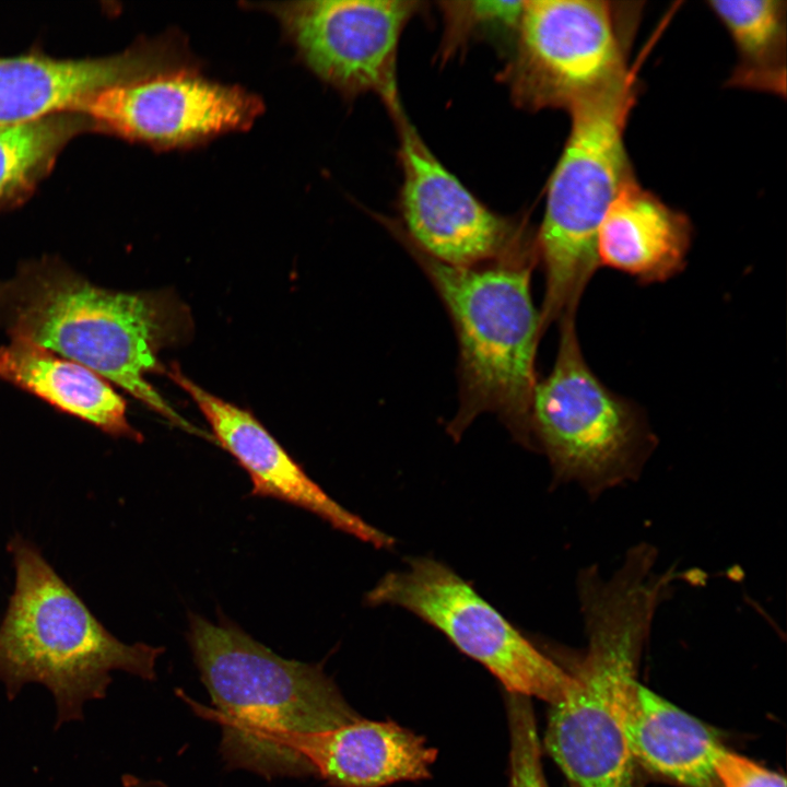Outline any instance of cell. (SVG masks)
Masks as SVG:
<instances>
[{
	"label": "cell",
	"mask_w": 787,
	"mask_h": 787,
	"mask_svg": "<svg viewBox=\"0 0 787 787\" xmlns=\"http://www.w3.org/2000/svg\"><path fill=\"white\" fill-rule=\"evenodd\" d=\"M195 63L176 34L141 40L106 57L58 59L40 52L0 57V125L71 111L92 94L191 69Z\"/></svg>",
	"instance_id": "cell-13"
},
{
	"label": "cell",
	"mask_w": 787,
	"mask_h": 787,
	"mask_svg": "<svg viewBox=\"0 0 787 787\" xmlns=\"http://www.w3.org/2000/svg\"><path fill=\"white\" fill-rule=\"evenodd\" d=\"M584 658L566 670L572 684L551 705L545 748L571 787H638L624 710L645 637L646 621L591 618Z\"/></svg>",
	"instance_id": "cell-8"
},
{
	"label": "cell",
	"mask_w": 787,
	"mask_h": 787,
	"mask_svg": "<svg viewBox=\"0 0 787 787\" xmlns=\"http://www.w3.org/2000/svg\"><path fill=\"white\" fill-rule=\"evenodd\" d=\"M93 130L90 117L70 110L0 125V214L26 201L69 141Z\"/></svg>",
	"instance_id": "cell-20"
},
{
	"label": "cell",
	"mask_w": 787,
	"mask_h": 787,
	"mask_svg": "<svg viewBox=\"0 0 787 787\" xmlns=\"http://www.w3.org/2000/svg\"><path fill=\"white\" fill-rule=\"evenodd\" d=\"M709 10L730 35L737 62L726 85L786 95L784 0H712Z\"/></svg>",
	"instance_id": "cell-19"
},
{
	"label": "cell",
	"mask_w": 787,
	"mask_h": 787,
	"mask_svg": "<svg viewBox=\"0 0 787 787\" xmlns=\"http://www.w3.org/2000/svg\"><path fill=\"white\" fill-rule=\"evenodd\" d=\"M396 235L436 291L456 333L459 404L447 432L458 439L479 415L493 413L517 443L533 449L536 354L543 334L530 285L538 254L455 267Z\"/></svg>",
	"instance_id": "cell-3"
},
{
	"label": "cell",
	"mask_w": 787,
	"mask_h": 787,
	"mask_svg": "<svg viewBox=\"0 0 787 787\" xmlns=\"http://www.w3.org/2000/svg\"><path fill=\"white\" fill-rule=\"evenodd\" d=\"M692 238L690 219L635 179L608 208L598 231L597 255L600 267L639 283L666 282L685 268Z\"/></svg>",
	"instance_id": "cell-16"
},
{
	"label": "cell",
	"mask_w": 787,
	"mask_h": 787,
	"mask_svg": "<svg viewBox=\"0 0 787 787\" xmlns=\"http://www.w3.org/2000/svg\"><path fill=\"white\" fill-rule=\"evenodd\" d=\"M0 329L92 369L174 425L204 436L146 379L165 372L160 351L192 330L188 308L174 294L105 289L44 256L0 280Z\"/></svg>",
	"instance_id": "cell-1"
},
{
	"label": "cell",
	"mask_w": 787,
	"mask_h": 787,
	"mask_svg": "<svg viewBox=\"0 0 787 787\" xmlns=\"http://www.w3.org/2000/svg\"><path fill=\"white\" fill-rule=\"evenodd\" d=\"M306 67L341 93L399 102L396 57L419 3L403 0L265 2Z\"/></svg>",
	"instance_id": "cell-11"
},
{
	"label": "cell",
	"mask_w": 787,
	"mask_h": 787,
	"mask_svg": "<svg viewBox=\"0 0 787 787\" xmlns=\"http://www.w3.org/2000/svg\"><path fill=\"white\" fill-rule=\"evenodd\" d=\"M282 750L333 787H384L430 777L436 750L393 721L356 718L338 727L289 733Z\"/></svg>",
	"instance_id": "cell-15"
},
{
	"label": "cell",
	"mask_w": 787,
	"mask_h": 787,
	"mask_svg": "<svg viewBox=\"0 0 787 787\" xmlns=\"http://www.w3.org/2000/svg\"><path fill=\"white\" fill-rule=\"evenodd\" d=\"M0 380L113 437L143 441L128 421L126 400L107 379L46 348L24 340L1 345Z\"/></svg>",
	"instance_id": "cell-18"
},
{
	"label": "cell",
	"mask_w": 787,
	"mask_h": 787,
	"mask_svg": "<svg viewBox=\"0 0 787 787\" xmlns=\"http://www.w3.org/2000/svg\"><path fill=\"white\" fill-rule=\"evenodd\" d=\"M262 109L261 99L245 89L186 69L106 89L71 111L90 117L97 131L168 150L244 131Z\"/></svg>",
	"instance_id": "cell-12"
},
{
	"label": "cell",
	"mask_w": 787,
	"mask_h": 787,
	"mask_svg": "<svg viewBox=\"0 0 787 787\" xmlns=\"http://www.w3.org/2000/svg\"><path fill=\"white\" fill-rule=\"evenodd\" d=\"M187 638L214 707L186 700L219 724L220 750L233 767L267 778L308 774L282 750L281 739L360 717L320 665L282 658L231 621L190 613Z\"/></svg>",
	"instance_id": "cell-2"
},
{
	"label": "cell",
	"mask_w": 787,
	"mask_h": 787,
	"mask_svg": "<svg viewBox=\"0 0 787 787\" xmlns=\"http://www.w3.org/2000/svg\"><path fill=\"white\" fill-rule=\"evenodd\" d=\"M506 707L510 739L508 787H549L530 698L507 693Z\"/></svg>",
	"instance_id": "cell-21"
},
{
	"label": "cell",
	"mask_w": 787,
	"mask_h": 787,
	"mask_svg": "<svg viewBox=\"0 0 787 787\" xmlns=\"http://www.w3.org/2000/svg\"><path fill=\"white\" fill-rule=\"evenodd\" d=\"M715 773L720 787H786L782 774L727 748L716 760Z\"/></svg>",
	"instance_id": "cell-23"
},
{
	"label": "cell",
	"mask_w": 787,
	"mask_h": 787,
	"mask_svg": "<svg viewBox=\"0 0 787 787\" xmlns=\"http://www.w3.org/2000/svg\"><path fill=\"white\" fill-rule=\"evenodd\" d=\"M638 90L631 71L608 91L568 111L571 130L551 174L536 233L545 280L542 333L563 316L576 315L600 267L597 236L602 219L621 189L636 179L624 134Z\"/></svg>",
	"instance_id": "cell-5"
},
{
	"label": "cell",
	"mask_w": 787,
	"mask_h": 787,
	"mask_svg": "<svg viewBox=\"0 0 787 787\" xmlns=\"http://www.w3.org/2000/svg\"><path fill=\"white\" fill-rule=\"evenodd\" d=\"M624 729L638 767L682 787H720L715 763L726 748L710 727L635 681Z\"/></svg>",
	"instance_id": "cell-17"
},
{
	"label": "cell",
	"mask_w": 787,
	"mask_h": 787,
	"mask_svg": "<svg viewBox=\"0 0 787 787\" xmlns=\"http://www.w3.org/2000/svg\"><path fill=\"white\" fill-rule=\"evenodd\" d=\"M399 134L402 168L399 232L431 258L473 267L533 250L536 235L480 202L431 152L402 113L388 108Z\"/></svg>",
	"instance_id": "cell-10"
},
{
	"label": "cell",
	"mask_w": 787,
	"mask_h": 787,
	"mask_svg": "<svg viewBox=\"0 0 787 787\" xmlns=\"http://www.w3.org/2000/svg\"><path fill=\"white\" fill-rule=\"evenodd\" d=\"M8 550L15 586L0 623V682L9 701L26 684L44 685L55 701L57 730L83 720L87 702L106 697L111 671L155 678L163 647L119 641L21 535Z\"/></svg>",
	"instance_id": "cell-4"
},
{
	"label": "cell",
	"mask_w": 787,
	"mask_h": 787,
	"mask_svg": "<svg viewBox=\"0 0 787 787\" xmlns=\"http://www.w3.org/2000/svg\"><path fill=\"white\" fill-rule=\"evenodd\" d=\"M575 319L565 315L559 320L552 371L533 392L531 438L533 450L548 457L555 480L574 481L596 496L635 479L656 438L639 407L591 371Z\"/></svg>",
	"instance_id": "cell-6"
},
{
	"label": "cell",
	"mask_w": 787,
	"mask_h": 787,
	"mask_svg": "<svg viewBox=\"0 0 787 787\" xmlns=\"http://www.w3.org/2000/svg\"><path fill=\"white\" fill-rule=\"evenodd\" d=\"M167 375L195 401L213 437L248 473L251 495L303 508L376 548H389L395 543L390 536L328 495L250 412L209 392L176 364L171 365Z\"/></svg>",
	"instance_id": "cell-14"
},
{
	"label": "cell",
	"mask_w": 787,
	"mask_h": 787,
	"mask_svg": "<svg viewBox=\"0 0 787 787\" xmlns=\"http://www.w3.org/2000/svg\"><path fill=\"white\" fill-rule=\"evenodd\" d=\"M522 4L524 1L443 2L447 46L455 48L479 25L498 23L517 27Z\"/></svg>",
	"instance_id": "cell-22"
},
{
	"label": "cell",
	"mask_w": 787,
	"mask_h": 787,
	"mask_svg": "<svg viewBox=\"0 0 787 787\" xmlns=\"http://www.w3.org/2000/svg\"><path fill=\"white\" fill-rule=\"evenodd\" d=\"M122 787H166L158 780H148L139 778L131 774H126L121 777Z\"/></svg>",
	"instance_id": "cell-24"
},
{
	"label": "cell",
	"mask_w": 787,
	"mask_h": 787,
	"mask_svg": "<svg viewBox=\"0 0 787 787\" xmlns=\"http://www.w3.org/2000/svg\"><path fill=\"white\" fill-rule=\"evenodd\" d=\"M372 606L401 607L442 632L484 666L507 693L553 705L572 684L566 669L544 655L450 567L431 557L408 560L367 592Z\"/></svg>",
	"instance_id": "cell-9"
},
{
	"label": "cell",
	"mask_w": 787,
	"mask_h": 787,
	"mask_svg": "<svg viewBox=\"0 0 787 787\" xmlns=\"http://www.w3.org/2000/svg\"><path fill=\"white\" fill-rule=\"evenodd\" d=\"M641 3L526 0L505 78L519 105L569 111L630 73Z\"/></svg>",
	"instance_id": "cell-7"
}]
</instances>
